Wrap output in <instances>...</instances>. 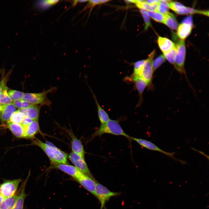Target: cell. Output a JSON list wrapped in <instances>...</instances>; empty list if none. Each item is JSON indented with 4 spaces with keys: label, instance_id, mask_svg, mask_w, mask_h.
I'll return each mask as SVG.
<instances>
[{
    "label": "cell",
    "instance_id": "3",
    "mask_svg": "<svg viewBox=\"0 0 209 209\" xmlns=\"http://www.w3.org/2000/svg\"><path fill=\"white\" fill-rule=\"evenodd\" d=\"M56 88L53 87L39 93H26L24 94L21 100L28 102L33 105L49 106L51 101L47 96L48 93L54 92Z\"/></svg>",
    "mask_w": 209,
    "mask_h": 209
},
{
    "label": "cell",
    "instance_id": "5",
    "mask_svg": "<svg viewBox=\"0 0 209 209\" xmlns=\"http://www.w3.org/2000/svg\"><path fill=\"white\" fill-rule=\"evenodd\" d=\"M120 194V192L111 191L97 181L96 182L95 197L100 203V209H103L106 203L111 198Z\"/></svg>",
    "mask_w": 209,
    "mask_h": 209
},
{
    "label": "cell",
    "instance_id": "39",
    "mask_svg": "<svg viewBox=\"0 0 209 209\" xmlns=\"http://www.w3.org/2000/svg\"><path fill=\"white\" fill-rule=\"evenodd\" d=\"M182 23L187 24L192 27L193 26L192 19L191 16H189L185 18L182 21Z\"/></svg>",
    "mask_w": 209,
    "mask_h": 209
},
{
    "label": "cell",
    "instance_id": "2",
    "mask_svg": "<svg viewBox=\"0 0 209 209\" xmlns=\"http://www.w3.org/2000/svg\"><path fill=\"white\" fill-rule=\"evenodd\" d=\"M105 134L123 136L130 140L131 136L125 132L118 120L110 119L106 123L101 124L92 135L91 139L97 136H101Z\"/></svg>",
    "mask_w": 209,
    "mask_h": 209
},
{
    "label": "cell",
    "instance_id": "19",
    "mask_svg": "<svg viewBox=\"0 0 209 209\" xmlns=\"http://www.w3.org/2000/svg\"><path fill=\"white\" fill-rule=\"evenodd\" d=\"M7 125L16 137L18 138H24V128L21 124L14 123L8 121L7 122Z\"/></svg>",
    "mask_w": 209,
    "mask_h": 209
},
{
    "label": "cell",
    "instance_id": "36",
    "mask_svg": "<svg viewBox=\"0 0 209 209\" xmlns=\"http://www.w3.org/2000/svg\"><path fill=\"white\" fill-rule=\"evenodd\" d=\"M109 0H95L88 1V3L87 5V6L86 7V8H93L96 5L104 3L109 2Z\"/></svg>",
    "mask_w": 209,
    "mask_h": 209
},
{
    "label": "cell",
    "instance_id": "10",
    "mask_svg": "<svg viewBox=\"0 0 209 209\" xmlns=\"http://www.w3.org/2000/svg\"><path fill=\"white\" fill-rule=\"evenodd\" d=\"M169 8L179 14L198 13L208 16V11L199 10L185 7L181 3L171 1L168 3Z\"/></svg>",
    "mask_w": 209,
    "mask_h": 209
},
{
    "label": "cell",
    "instance_id": "34",
    "mask_svg": "<svg viewBox=\"0 0 209 209\" xmlns=\"http://www.w3.org/2000/svg\"><path fill=\"white\" fill-rule=\"evenodd\" d=\"M140 10L144 20L145 23V29L146 30L151 25L150 18L147 10L142 9H140Z\"/></svg>",
    "mask_w": 209,
    "mask_h": 209
},
{
    "label": "cell",
    "instance_id": "35",
    "mask_svg": "<svg viewBox=\"0 0 209 209\" xmlns=\"http://www.w3.org/2000/svg\"><path fill=\"white\" fill-rule=\"evenodd\" d=\"M59 1L48 0L42 1L38 3L37 4L41 7H47L52 6L57 3Z\"/></svg>",
    "mask_w": 209,
    "mask_h": 209
},
{
    "label": "cell",
    "instance_id": "28",
    "mask_svg": "<svg viewBox=\"0 0 209 209\" xmlns=\"http://www.w3.org/2000/svg\"><path fill=\"white\" fill-rule=\"evenodd\" d=\"M25 116L23 113L17 110L13 114L9 121L14 123L21 124Z\"/></svg>",
    "mask_w": 209,
    "mask_h": 209
},
{
    "label": "cell",
    "instance_id": "20",
    "mask_svg": "<svg viewBox=\"0 0 209 209\" xmlns=\"http://www.w3.org/2000/svg\"><path fill=\"white\" fill-rule=\"evenodd\" d=\"M158 43L161 50L163 53L176 47L172 41L166 38L160 36L158 38Z\"/></svg>",
    "mask_w": 209,
    "mask_h": 209
},
{
    "label": "cell",
    "instance_id": "12",
    "mask_svg": "<svg viewBox=\"0 0 209 209\" xmlns=\"http://www.w3.org/2000/svg\"><path fill=\"white\" fill-rule=\"evenodd\" d=\"M51 168L59 170L70 176L76 180L83 173L74 166L67 164L52 165Z\"/></svg>",
    "mask_w": 209,
    "mask_h": 209
},
{
    "label": "cell",
    "instance_id": "30",
    "mask_svg": "<svg viewBox=\"0 0 209 209\" xmlns=\"http://www.w3.org/2000/svg\"><path fill=\"white\" fill-rule=\"evenodd\" d=\"M170 0H160L158 4L157 11L164 15L168 12V3Z\"/></svg>",
    "mask_w": 209,
    "mask_h": 209
},
{
    "label": "cell",
    "instance_id": "6",
    "mask_svg": "<svg viewBox=\"0 0 209 209\" xmlns=\"http://www.w3.org/2000/svg\"><path fill=\"white\" fill-rule=\"evenodd\" d=\"M155 51L154 50L145 60L140 77L147 83L148 87H150L152 84L153 74L154 72L152 66V62L155 54Z\"/></svg>",
    "mask_w": 209,
    "mask_h": 209
},
{
    "label": "cell",
    "instance_id": "18",
    "mask_svg": "<svg viewBox=\"0 0 209 209\" xmlns=\"http://www.w3.org/2000/svg\"><path fill=\"white\" fill-rule=\"evenodd\" d=\"M26 179L22 183L20 188V192L13 209H23L25 199L27 196L25 193V189L30 174Z\"/></svg>",
    "mask_w": 209,
    "mask_h": 209
},
{
    "label": "cell",
    "instance_id": "33",
    "mask_svg": "<svg viewBox=\"0 0 209 209\" xmlns=\"http://www.w3.org/2000/svg\"><path fill=\"white\" fill-rule=\"evenodd\" d=\"M165 60V58L163 55L159 56L154 60H153L152 66L154 72L158 69Z\"/></svg>",
    "mask_w": 209,
    "mask_h": 209
},
{
    "label": "cell",
    "instance_id": "17",
    "mask_svg": "<svg viewBox=\"0 0 209 209\" xmlns=\"http://www.w3.org/2000/svg\"><path fill=\"white\" fill-rule=\"evenodd\" d=\"M16 111V108L12 103L5 105L0 112V120L1 123L8 121L13 114Z\"/></svg>",
    "mask_w": 209,
    "mask_h": 209
},
{
    "label": "cell",
    "instance_id": "42",
    "mask_svg": "<svg viewBox=\"0 0 209 209\" xmlns=\"http://www.w3.org/2000/svg\"><path fill=\"white\" fill-rule=\"evenodd\" d=\"M160 1V0H145L146 3L149 4H158Z\"/></svg>",
    "mask_w": 209,
    "mask_h": 209
},
{
    "label": "cell",
    "instance_id": "8",
    "mask_svg": "<svg viewBox=\"0 0 209 209\" xmlns=\"http://www.w3.org/2000/svg\"><path fill=\"white\" fill-rule=\"evenodd\" d=\"M21 181L20 179L5 181L0 185V193L5 198L13 196Z\"/></svg>",
    "mask_w": 209,
    "mask_h": 209
},
{
    "label": "cell",
    "instance_id": "13",
    "mask_svg": "<svg viewBox=\"0 0 209 209\" xmlns=\"http://www.w3.org/2000/svg\"><path fill=\"white\" fill-rule=\"evenodd\" d=\"M126 79L133 82L135 84L139 96V100L137 104V106H139L142 102L143 94L145 89L148 86L147 84L143 78L138 76L132 77L130 76L127 77Z\"/></svg>",
    "mask_w": 209,
    "mask_h": 209
},
{
    "label": "cell",
    "instance_id": "44",
    "mask_svg": "<svg viewBox=\"0 0 209 209\" xmlns=\"http://www.w3.org/2000/svg\"><path fill=\"white\" fill-rule=\"evenodd\" d=\"M5 198L0 193V204Z\"/></svg>",
    "mask_w": 209,
    "mask_h": 209
},
{
    "label": "cell",
    "instance_id": "4",
    "mask_svg": "<svg viewBox=\"0 0 209 209\" xmlns=\"http://www.w3.org/2000/svg\"><path fill=\"white\" fill-rule=\"evenodd\" d=\"M176 48V54L174 66L176 70L181 74L185 75L184 63L185 56V46L183 40L178 41Z\"/></svg>",
    "mask_w": 209,
    "mask_h": 209
},
{
    "label": "cell",
    "instance_id": "11",
    "mask_svg": "<svg viewBox=\"0 0 209 209\" xmlns=\"http://www.w3.org/2000/svg\"><path fill=\"white\" fill-rule=\"evenodd\" d=\"M80 184L93 195L96 196L97 181L83 173L76 180Z\"/></svg>",
    "mask_w": 209,
    "mask_h": 209
},
{
    "label": "cell",
    "instance_id": "38",
    "mask_svg": "<svg viewBox=\"0 0 209 209\" xmlns=\"http://www.w3.org/2000/svg\"><path fill=\"white\" fill-rule=\"evenodd\" d=\"M7 79L4 78L0 81V95L4 89L8 88L6 85Z\"/></svg>",
    "mask_w": 209,
    "mask_h": 209
},
{
    "label": "cell",
    "instance_id": "27",
    "mask_svg": "<svg viewBox=\"0 0 209 209\" xmlns=\"http://www.w3.org/2000/svg\"><path fill=\"white\" fill-rule=\"evenodd\" d=\"M145 61V60H141L137 61L134 63L133 72L131 76L140 77Z\"/></svg>",
    "mask_w": 209,
    "mask_h": 209
},
{
    "label": "cell",
    "instance_id": "40",
    "mask_svg": "<svg viewBox=\"0 0 209 209\" xmlns=\"http://www.w3.org/2000/svg\"><path fill=\"white\" fill-rule=\"evenodd\" d=\"M12 103L16 107L19 109L22 108V100H21L14 101Z\"/></svg>",
    "mask_w": 209,
    "mask_h": 209
},
{
    "label": "cell",
    "instance_id": "14",
    "mask_svg": "<svg viewBox=\"0 0 209 209\" xmlns=\"http://www.w3.org/2000/svg\"><path fill=\"white\" fill-rule=\"evenodd\" d=\"M24 128V138L32 139L36 135L40 132V130L38 120H33Z\"/></svg>",
    "mask_w": 209,
    "mask_h": 209
},
{
    "label": "cell",
    "instance_id": "21",
    "mask_svg": "<svg viewBox=\"0 0 209 209\" xmlns=\"http://www.w3.org/2000/svg\"><path fill=\"white\" fill-rule=\"evenodd\" d=\"M90 90L92 94L97 108L98 115L101 124H103L107 122L110 119L106 111L102 108L99 104L96 97L92 90Z\"/></svg>",
    "mask_w": 209,
    "mask_h": 209
},
{
    "label": "cell",
    "instance_id": "15",
    "mask_svg": "<svg viewBox=\"0 0 209 209\" xmlns=\"http://www.w3.org/2000/svg\"><path fill=\"white\" fill-rule=\"evenodd\" d=\"M70 135L71 139V145L72 152L84 158L85 152L81 141L77 138L72 133L70 134Z\"/></svg>",
    "mask_w": 209,
    "mask_h": 209
},
{
    "label": "cell",
    "instance_id": "41",
    "mask_svg": "<svg viewBox=\"0 0 209 209\" xmlns=\"http://www.w3.org/2000/svg\"><path fill=\"white\" fill-rule=\"evenodd\" d=\"M22 100V108H27L31 107L33 105V104L26 101Z\"/></svg>",
    "mask_w": 209,
    "mask_h": 209
},
{
    "label": "cell",
    "instance_id": "23",
    "mask_svg": "<svg viewBox=\"0 0 209 209\" xmlns=\"http://www.w3.org/2000/svg\"><path fill=\"white\" fill-rule=\"evenodd\" d=\"M134 3L140 9H144L147 11H157L158 4H148L145 2V0H134Z\"/></svg>",
    "mask_w": 209,
    "mask_h": 209
},
{
    "label": "cell",
    "instance_id": "25",
    "mask_svg": "<svg viewBox=\"0 0 209 209\" xmlns=\"http://www.w3.org/2000/svg\"><path fill=\"white\" fill-rule=\"evenodd\" d=\"M165 15V17L163 23L172 29H176L178 24L174 15L168 12Z\"/></svg>",
    "mask_w": 209,
    "mask_h": 209
},
{
    "label": "cell",
    "instance_id": "31",
    "mask_svg": "<svg viewBox=\"0 0 209 209\" xmlns=\"http://www.w3.org/2000/svg\"><path fill=\"white\" fill-rule=\"evenodd\" d=\"M8 88L4 89L0 95V104L6 105L12 102L7 92Z\"/></svg>",
    "mask_w": 209,
    "mask_h": 209
},
{
    "label": "cell",
    "instance_id": "32",
    "mask_svg": "<svg viewBox=\"0 0 209 209\" xmlns=\"http://www.w3.org/2000/svg\"><path fill=\"white\" fill-rule=\"evenodd\" d=\"M8 94L12 101H14L21 100L24 93L19 91L10 90L8 91Z\"/></svg>",
    "mask_w": 209,
    "mask_h": 209
},
{
    "label": "cell",
    "instance_id": "29",
    "mask_svg": "<svg viewBox=\"0 0 209 209\" xmlns=\"http://www.w3.org/2000/svg\"><path fill=\"white\" fill-rule=\"evenodd\" d=\"M163 54L165 58L170 63L174 65L176 54V47Z\"/></svg>",
    "mask_w": 209,
    "mask_h": 209
},
{
    "label": "cell",
    "instance_id": "26",
    "mask_svg": "<svg viewBox=\"0 0 209 209\" xmlns=\"http://www.w3.org/2000/svg\"><path fill=\"white\" fill-rule=\"evenodd\" d=\"M147 13L149 17L155 21L164 23L165 17V15L156 11H147Z\"/></svg>",
    "mask_w": 209,
    "mask_h": 209
},
{
    "label": "cell",
    "instance_id": "24",
    "mask_svg": "<svg viewBox=\"0 0 209 209\" xmlns=\"http://www.w3.org/2000/svg\"><path fill=\"white\" fill-rule=\"evenodd\" d=\"M18 195L5 198L0 204V209H13Z\"/></svg>",
    "mask_w": 209,
    "mask_h": 209
},
{
    "label": "cell",
    "instance_id": "9",
    "mask_svg": "<svg viewBox=\"0 0 209 209\" xmlns=\"http://www.w3.org/2000/svg\"><path fill=\"white\" fill-rule=\"evenodd\" d=\"M69 159L80 171L93 179H95L83 158L78 154L72 152L68 155Z\"/></svg>",
    "mask_w": 209,
    "mask_h": 209
},
{
    "label": "cell",
    "instance_id": "22",
    "mask_svg": "<svg viewBox=\"0 0 209 209\" xmlns=\"http://www.w3.org/2000/svg\"><path fill=\"white\" fill-rule=\"evenodd\" d=\"M192 28L186 24H180L177 28L176 33L177 36L182 40L185 39L190 33Z\"/></svg>",
    "mask_w": 209,
    "mask_h": 209
},
{
    "label": "cell",
    "instance_id": "46",
    "mask_svg": "<svg viewBox=\"0 0 209 209\" xmlns=\"http://www.w3.org/2000/svg\"></svg>",
    "mask_w": 209,
    "mask_h": 209
},
{
    "label": "cell",
    "instance_id": "45",
    "mask_svg": "<svg viewBox=\"0 0 209 209\" xmlns=\"http://www.w3.org/2000/svg\"><path fill=\"white\" fill-rule=\"evenodd\" d=\"M5 105H0V112L5 107Z\"/></svg>",
    "mask_w": 209,
    "mask_h": 209
},
{
    "label": "cell",
    "instance_id": "16",
    "mask_svg": "<svg viewBox=\"0 0 209 209\" xmlns=\"http://www.w3.org/2000/svg\"><path fill=\"white\" fill-rule=\"evenodd\" d=\"M40 108V106L34 105L28 108L19 109L18 110L33 120H38Z\"/></svg>",
    "mask_w": 209,
    "mask_h": 209
},
{
    "label": "cell",
    "instance_id": "43",
    "mask_svg": "<svg viewBox=\"0 0 209 209\" xmlns=\"http://www.w3.org/2000/svg\"><path fill=\"white\" fill-rule=\"evenodd\" d=\"M88 1V0H75L73 1V5H75L78 3L85 2Z\"/></svg>",
    "mask_w": 209,
    "mask_h": 209
},
{
    "label": "cell",
    "instance_id": "37",
    "mask_svg": "<svg viewBox=\"0 0 209 209\" xmlns=\"http://www.w3.org/2000/svg\"><path fill=\"white\" fill-rule=\"evenodd\" d=\"M33 120L29 117L25 116L23 119L22 122L21 124L25 128L30 124Z\"/></svg>",
    "mask_w": 209,
    "mask_h": 209
},
{
    "label": "cell",
    "instance_id": "7",
    "mask_svg": "<svg viewBox=\"0 0 209 209\" xmlns=\"http://www.w3.org/2000/svg\"><path fill=\"white\" fill-rule=\"evenodd\" d=\"M130 140L135 141L140 145L148 149L158 152L162 153L168 157L171 158L175 161L179 162L182 164L186 163V162L184 161L179 159L174 156V152H168L162 149L158 146L152 142L145 139L130 137Z\"/></svg>",
    "mask_w": 209,
    "mask_h": 209
},
{
    "label": "cell",
    "instance_id": "1",
    "mask_svg": "<svg viewBox=\"0 0 209 209\" xmlns=\"http://www.w3.org/2000/svg\"><path fill=\"white\" fill-rule=\"evenodd\" d=\"M33 143L39 147L44 152L52 165L67 164L68 154L60 149L37 138L33 140Z\"/></svg>",
    "mask_w": 209,
    "mask_h": 209
}]
</instances>
